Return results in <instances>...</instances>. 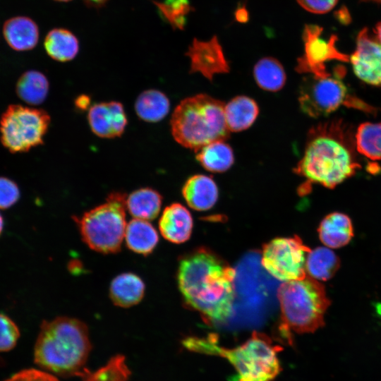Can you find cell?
I'll list each match as a JSON object with an SVG mask.
<instances>
[{
  "instance_id": "obj_1",
  "label": "cell",
  "mask_w": 381,
  "mask_h": 381,
  "mask_svg": "<svg viewBox=\"0 0 381 381\" xmlns=\"http://www.w3.org/2000/svg\"><path fill=\"white\" fill-rule=\"evenodd\" d=\"M235 275L219 255L200 247L179 259L177 282L185 305L214 325L226 321L233 313Z\"/></svg>"
},
{
  "instance_id": "obj_2",
  "label": "cell",
  "mask_w": 381,
  "mask_h": 381,
  "mask_svg": "<svg viewBox=\"0 0 381 381\" xmlns=\"http://www.w3.org/2000/svg\"><path fill=\"white\" fill-rule=\"evenodd\" d=\"M355 133L342 119L313 126L308 133L303 155L294 169L308 183L334 188L361 169Z\"/></svg>"
},
{
  "instance_id": "obj_3",
  "label": "cell",
  "mask_w": 381,
  "mask_h": 381,
  "mask_svg": "<svg viewBox=\"0 0 381 381\" xmlns=\"http://www.w3.org/2000/svg\"><path fill=\"white\" fill-rule=\"evenodd\" d=\"M92 345L87 325L69 317L43 321L34 348L35 363L62 377L83 372Z\"/></svg>"
},
{
  "instance_id": "obj_4",
  "label": "cell",
  "mask_w": 381,
  "mask_h": 381,
  "mask_svg": "<svg viewBox=\"0 0 381 381\" xmlns=\"http://www.w3.org/2000/svg\"><path fill=\"white\" fill-rule=\"evenodd\" d=\"M182 344L190 351L226 358L236 373L234 381H272L282 370L277 353L282 349L262 333L253 332L244 343L231 349L219 346L212 334L189 337Z\"/></svg>"
},
{
  "instance_id": "obj_5",
  "label": "cell",
  "mask_w": 381,
  "mask_h": 381,
  "mask_svg": "<svg viewBox=\"0 0 381 381\" xmlns=\"http://www.w3.org/2000/svg\"><path fill=\"white\" fill-rule=\"evenodd\" d=\"M224 103L206 94L183 99L175 108L171 119L174 140L181 145L198 151L229 136L224 114Z\"/></svg>"
},
{
  "instance_id": "obj_6",
  "label": "cell",
  "mask_w": 381,
  "mask_h": 381,
  "mask_svg": "<svg viewBox=\"0 0 381 381\" xmlns=\"http://www.w3.org/2000/svg\"><path fill=\"white\" fill-rule=\"evenodd\" d=\"M281 320L284 331L312 333L325 325V314L330 305L325 286L306 276L285 282L278 289Z\"/></svg>"
},
{
  "instance_id": "obj_7",
  "label": "cell",
  "mask_w": 381,
  "mask_h": 381,
  "mask_svg": "<svg viewBox=\"0 0 381 381\" xmlns=\"http://www.w3.org/2000/svg\"><path fill=\"white\" fill-rule=\"evenodd\" d=\"M126 195L111 193L106 202L74 217L82 240L92 250L116 253L121 249L126 228Z\"/></svg>"
},
{
  "instance_id": "obj_8",
  "label": "cell",
  "mask_w": 381,
  "mask_h": 381,
  "mask_svg": "<svg viewBox=\"0 0 381 381\" xmlns=\"http://www.w3.org/2000/svg\"><path fill=\"white\" fill-rule=\"evenodd\" d=\"M346 71L339 66L325 77L313 75L300 86L298 102L303 113L313 118L327 116L341 106L375 114L377 109L353 95L342 81Z\"/></svg>"
},
{
  "instance_id": "obj_9",
  "label": "cell",
  "mask_w": 381,
  "mask_h": 381,
  "mask_svg": "<svg viewBox=\"0 0 381 381\" xmlns=\"http://www.w3.org/2000/svg\"><path fill=\"white\" fill-rule=\"evenodd\" d=\"M50 123L42 109L10 105L0 121L1 141L10 152H24L43 142Z\"/></svg>"
},
{
  "instance_id": "obj_10",
  "label": "cell",
  "mask_w": 381,
  "mask_h": 381,
  "mask_svg": "<svg viewBox=\"0 0 381 381\" xmlns=\"http://www.w3.org/2000/svg\"><path fill=\"white\" fill-rule=\"evenodd\" d=\"M310 251L298 236L276 238L264 245L262 265L279 281L303 279L306 276V262Z\"/></svg>"
},
{
  "instance_id": "obj_11",
  "label": "cell",
  "mask_w": 381,
  "mask_h": 381,
  "mask_svg": "<svg viewBox=\"0 0 381 381\" xmlns=\"http://www.w3.org/2000/svg\"><path fill=\"white\" fill-rule=\"evenodd\" d=\"M322 30L317 25H306L303 32L305 52L298 59L296 67L298 73L325 77L330 73L326 69V62L332 60L349 61V56L337 48V36L332 35L326 40L321 37Z\"/></svg>"
},
{
  "instance_id": "obj_12",
  "label": "cell",
  "mask_w": 381,
  "mask_h": 381,
  "mask_svg": "<svg viewBox=\"0 0 381 381\" xmlns=\"http://www.w3.org/2000/svg\"><path fill=\"white\" fill-rule=\"evenodd\" d=\"M355 75L362 81L381 87V44L365 28L358 34L356 47L349 56Z\"/></svg>"
},
{
  "instance_id": "obj_13",
  "label": "cell",
  "mask_w": 381,
  "mask_h": 381,
  "mask_svg": "<svg viewBox=\"0 0 381 381\" xmlns=\"http://www.w3.org/2000/svg\"><path fill=\"white\" fill-rule=\"evenodd\" d=\"M186 55L190 60V73H200L212 80L217 73L229 71V66L216 36L209 41L194 39Z\"/></svg>"
},
{
  "instance_id": "obj_14",
  "label": "cell",
  "mask_w": 381,
  "mask_h": 381,
  "mask_svg": "<svg viewBox=\"0 0 381 381\" xmlns=\"http://www.w3.org/2000/svg\"><path fill=\"white\" fill-rule=\"evenodd\" d=\"M87 119L92 131L104 138L120 136L127 125L123 105L114 101L94 104L89 109Z\"/></svg>"
},
{
  "instance_id": "obj_15",
  "label": "cell",
  "mask_w": 381,
  "mask_h": 381,
  "mask_svg": "<svg viewBox=\"0 0 381 381\" xmlns=\"http://www.w3.org/2000/svg\"><path fill=\"white\" fill-rule=\"evenodd\" d=\"M193 228L190 212L180 203H172L163 211L159 221L162 236L168 241L182 243L188 241Z\"/></svg>"
},
{
  "instance_id": "obj_16",
  "label": "cell",
  "mask_w": 381,
  "mask_h": 381,
  "mask_svg": "<svg viewBox=\"0 0 381 381\" xmlns=\"http://www.w3.org/2000/svg\"><path fill=\"white\" fill-rule=\"evenodd\" d=\"M182 195L190 207L197 211H205L211 209L217 202L219 190L211 177L197 174L186 181Z\"/></svg>"
},
{
  "instance_id": "obj_17",
  "label": "cell",
  "mask_w": 381,
  "mask_h": 381,
  "mask_svg": "<svg viewBox=\"0 0 381 381\" xmlns=\"http://www.w3.org/2000/svg\"><path fill=\"white\" fill-rule=\"evenodd\" d=\"M7 44L16 51L33 49L39 40V28L34 20L25 16H16L7 20L3 27Z\"/></svg>"
},
{
  "instance_id": "obj_18",
  "label": "cell",
  "mask_w": 381,
  "mask_h": 381,
  "mask_svg": "<svg viewBox=\"0 0 381 381\" xmlns=\"http://www.w3.org/2000/svg\"><path fill=\"white\" fill-rule=\"evenodd\" d=\"M145 291V283L139 276L132 272H124L111 281L109 296L115 306L130 308L142 301Z\"/></svg>"
},
{
  "instance_id": "obj_19",
  "label": "cell",
  "mask_w": 381,
  "mask_h": 381,
  "mask_svg": "<svg viewBox=\"0 0 381 381\" xmlns=\"http://www.w3.org/2000/svg\"><path fill=\"white\" fill-rule=\"evenodd\" d=\"M318 234L320 241L328 248L344 246L353 236L351 220L344 213H330L321 221Z\"/></svg>"
},
{
  "instance_id": "obj_20",
  "label": "cell",
  "mask_w": 381,
  "mask_h": 381,
  "mask_svg": "<svg viewBox=\"0 0 381 381\" xmlns=\"http://www.w3.org/2000/svg\"><path fill=\"white\" fill-rule=\"evenodd\" d=\"M258 114L257 103L248 96H236L224 104V119L230 132L248 129L255 122Z\"/></svg>"
},
{
  "instance_id": "obj_21",
  "label": "cell",
  "mask_w": 381,
  "mask_h": 381,
  "mask_svg": "<svg viewBox=\"0 0 381 381\" xmlns=\"http://www.w3.org/2000/svg\"><path fill=\"white\" fill-rule=\"evenodd\" d=\"M124 239L129 250L145 256L156 248L159 236L148 221L135 218L126 225Z\"/></svg>"
},
{
  "instance_id": "obj_22",
  "label": "cell",
  "mask_w": 381,
  "mask_h": 381,
  "mask_svg": "<svg viewBox=\"0 0 381 381\" xmlns=\"http://www.w3.org/2000/svg\"><path fill=\"white\" fill-rule=\"evenodd\" d=\"M162 197L157 190L143 188L132 192L126 200V207L135 219L152 220L161 210Z\"/></svg>"
},
{
  "instance_id": "obj_23",
  "label": "cell",
  "mask_w": 381,
  "mask_h": 381,
  "mask_svg": "<svg viewBox=\"0 0 381 381\" xmlns=\"http://www.w3.org/2000/svg\"><path fill=\"white\" fill-rule=\"evenodd\" d=\"M197 152V160L205 169L211 172H224L230 169L234 162L233 150L225 140L212 142Z\"/></svg>"
},
{
  "instance_id": "obj_24",
  "label": "cell",
  "mask_w": 381,
  "mask_h": 381,
  "mask_svg": "<svg viewBox=\"0 0 381 381\" xmlns=\"http://www.w3.org/2000/svg\"><path fill=\"white\" fill-rule=\"evenodd\" d=\"M44 44L47 54L57 61H71L76 56L79 51L77 37L71 31L64 28L50 30Z\"/></svg>"
},
{
  "instance_id": "obj_25",
  "label": "cell",
  "mask_w": 381,
  "mask_h": 381,
  "mask_svg": "<svg viewBox=\"0 0 381 381\" xmlns=\"http://www.w3.org/2000/svg\"><path fill=\"white\" fill-rule=\"evenodd\" d=\"M340 267L338 256L328 247H318L308 253L306 262L308 275L318 281L331 279Z\"/></svg>"
},
{
  "instance_id": "obj_26",
  "label": "cell",
  "mask_w": 381,
  "mask_h": 381,
  "mask_svg": "<svg viewBox=\"0 0 381 381\" xmlns=\"http://www.w3.org/2000/svg\"><path fill=\"white\" fill-rule=\"evenodd\" d=\"M170 103L163 92L157 90L143 92L135 103V110L138 117L147 122H157L169 113Z\"/></svg>"
},
{
  "instance_id": "obj_27",
  "label": "cell",
  "mask_w": 381,
  "mask_h": 381,
  "mask_svg": "<svg viewBox=\"0 0 381 381\" xmlns=\"http://www.w3.org/2000/svg\"><path fill=\"white\" fill-rule=\"evenodd\" d=\"M253 76L257 85L261 89L270 92L280 90L286 80L282 64L270 56L262 58L255 64Z\"/></svg>"
},
{
  "instance_id": "obj_28",
  "label": "cell",
  "mask_w": 381,
  "mask_h": 381,
  "mask_svg": "<svg viewBox=\"0 0 381 381\" xmlns=\"http://www.w3.org/2000/svg\"><path fill=\"white\" fill-rule=\"evenodd\" d=\"M49 91V82L46 76L37 71L24 73L16 84V92L24 102L37 105L42 103Z\"/></svg>"
},
{
  "instance_id": "obj_29",
  "label": "cell",
  "mask_w": 381,
  "mask_h": 381,
  "mask_svg": "<svg viewBox=\"0 0 381 381\" xmlns=\"http://www.w3.org/2000/svg\"><path fill=\"white\" fill-rule=\"evenodd\" d=\"M357 152L371 160L381 159V122L361 123L355 133Z\"/></svg>"
},
{
  "instance_id": "obj_30",
  "label": "cell",
  "mask_w": 381,
  "mask_h": 381,
  "mask_svg": "<svg viewBox=\"0 0 381 381\" xmlns=\"http://www.w3.org/2000/svg\"><path fill=\"white\" fill-rule=\"evenodd\" d=\"M131 374L125 356L116 355L97 370L92 372L85 368L80 377L81 381H127Z\"/></svg>"
},
{
  "instance_id": "obj_31",
  "label": "cell",
  "mask_w": 381,
  "mask_h": 381,
  "mask_svg": "<svg viewBox=\"0 0 381 381\" xmlns=\"http://www.w3.org/2000/svg\"><path fill=\"white\" fill-rule=\"evenodd\" d=\"M161 16L174 28L182 30L186 23V16L190 11L189 0H164L155 1Z\"/></svg>"
},
{
  "instance_id": "obj_32",
  "label": "cell",
  "mask_w": 381,
  "mask_h": 381,
  "mask_svg": "<svg viewBox=\"0 0 381 381\" xmlns=\"http://www.w3.org/2000/svg\"><path fill=\"white\" fill-rule=\"evenodd\" d=\"M20 337L17 325L8 316L0 313V353L13 349Z\"/></svg>"
},
{
  "instance_id": "obj_33",
  "label": "cell",
  "mask_w": 381,
  "mask_h": 381,
  "mask_svg": "<svg viewBox=\"0 0 381 381\" xmlns=\"http://www.w3.org/2000/svg\"><path fill=\"white\" fill-rule=\"evenodd\" d=\"M20 198V190L17 184L5 177H0V210H5L13 205Z\"/></svg>"
},
{
  "instance_id": "obj_34",
  "label": "cell",
  "mask_w": 381,
  "mask_h": 381,
  "mask_svg": "<svg viewBox=\"0 0 381 381\" xmlns=\"http://www.w3.org/2000/svg\"><path fill=\"white\" fill-rule=\"evenodd\" d=\"M5 381H59L52 374L34 368L20 370Z\"/></svg>"
},
{
  "instance_id": "obj_35",
  "label": "cell",
  "mask_w": 381,
  "mask_h": 381,
  "mask_svg": "<svg viewBox=\"0 0 381 381\" xmlns=\"http://www.w3.org/2000/svg\"><path fill=\"white\" fill-rule=\"evenodd\" d=\"M305 10L318 14L330 11L337 4L338 0H296Z\"/></svg>"
},
{
  "instance_id": "obj_36",
  "label": "cell",
  "mask_w": 381,
  "mask_h": 381,
  "mask_svg": "<svg viewBox=\"0 0 381 381\" xmlns=\"http://www.w3.org/2000/svg\"><path fill=\"white\" fill-rule=\"evenodd\" d=\"M236 19L241 23H246L248 20V13L246 8L239 7L235 13Z\"/></svg>"
},
{
  "instance_id": "obj_37",
  "label": "cell",
  "mask_w": 381,
  "mask_h": 381,
  "mask_svg": "<svg viewBox=\"0 0 381 381\" xmlns=\"http://www.w3.org/2000/svg\"><path fill=\"white\" fill-rule=\"evenodd\" d=\"M89 102L88 97L81 96L76 99V106L79 108L85 109L88 106Z\"/></svg>"
},
{
  "instance_id": "obj_38",
  "label": "cell",
  "mask_w": 381,
  "mask_h": 381,
  "mask_svg": "<svg viewBox=\"0 0 381 381\" xmlns=\"http://www.w3.org/2000/svg\"><path fill=\"white\" fill-rule=\"evenodd\" d=\"M88 4L94 6H100L104 5L107 0H84Z\"/></svg>"
},
{
  "instance_id": "obj_39",
  "label": "cell",
  "mask_w": 381,
  "mask_h": 381,
  "mask_svg": "<svg viewBox=\"0 0 381 381\" xmlns=\"http://www.w3.org/2000/svg\"><path fill=\"white\" fill-rule=\"evenodd\" d=\"M376 38L381 44V22L378 23L375 27Z\"/></svg>"
},
{
  "instance_id": "obj_40",
  "label": "cell",
  "mask_w": 381,
  "mask_h": 381,
  "mask_svg": "<svg viewBox=\"0 0 381 381\" xmlns=\"http://www.w3.org/2000/svg\"><path fill=\"white\" fill-rule=\"evenodd\" d=\"M3 228H4V219H3L2 216L0 214V234L2 232Z\"/></svg>"
},
{
  "instance_id": "obj_41",
  "label": "cell",
  "mask_w": 381,
  "mask_h": 381,
  "mask_svg": "<svg viewBox=\"0 0 381 381\" xmlns=\"http://www.w3.org/2000/svg\"><path fill=\"white\" fill-rule=\"evenodd\" d=\"M364 1H374V2L381 4V0H364Z\"/></svg>"
},
{
  "instance_id": "obj_42",
  "label": "cell",
  "mask_w": 381,
  "mask_h": 381,
  "mask_svg": "<svg viewBox=\"0 0 381 381\" xmlns=\"http://www.w3.org/2000/svg\"><path fill=\"white\" fill-rule=\"evenodd\" d=\"M55 1H71V0H55Z\"/></svg>"
}]
</instances>
